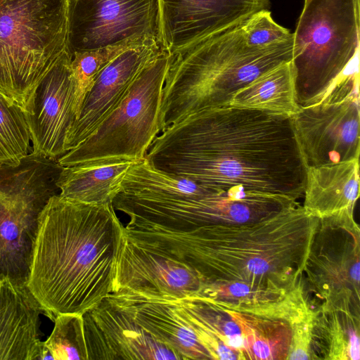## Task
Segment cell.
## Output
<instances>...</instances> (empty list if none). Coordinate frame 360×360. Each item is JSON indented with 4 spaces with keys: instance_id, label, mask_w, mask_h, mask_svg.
<instances>
[{
    "instance_id": "6da1fadb",
    "label": "cell",
    "mask_w": 360,
    "mask_h": 360,
    "mask_svg": "<svg viewBox=\"0 0 360 360\" xmlns=\"http://www.w3.org/2000/svg\"><path fill=\"white\" fill-rule=\"evenodd\" d=\"M157 169L200 184L303 197L307 166L291 117L230 104L172 123L145 158Z\"/></svg>"
},
{
    "instance_id": "7a4b0ae2",
    "label": "cell",
    "mask_w": 360,
    "mask_h": 360,
    "mask_svg": "<svg viewBox=\"0 0 360 360\" xmlns=\"http://www.w3.org/2000/svg\"><path fill=\"white\" fill-rule=\"evenodd\" d=\"M319 220L298 204L255 222L129 229L127 235L189 266L203 284L243 283L281 296L302 275Z\"/></svg>"
},
{
    "instance_id": "3957f363",
    "label": "cell",
    "mask_w": 360,
    "mask_h": 360,
    "mask_svg": "<svg viewBox=\"0 0 360 360\" xmlns=\"http://www.w3.org/2000/svg\"><path fill=\"white\" fill-rule=\"evenodd\" d=\"M124 226L112 203L51 197L42 210L27 286L53 321L83 314L115 288Z\"/></svg>"
},
{
    "instance_id": "277c9868",
    "label": "cell",
    "mask_w": 360,
    "mask_h": 360,
    "mask_svg": "<svg viewBox=\"0 0 360 360\" xmlns=\"http://www.w3.org/2000/svg\"><path fill=\"white\" fill-rule=\"evenodd\" d=\"M246 20L170 55L162 89V131L193 112L228 105L253 79L291 61L292 37L256 45L248 36Z\"/></svg>"
},
{
    "instance_id": "5b68a950",
    "label": "cell",
    "mask_w": 360,
    "mask_h": 360,
    "mask_svg": "<svg viewBox=\"0 0 360 360\" xmlns=\"http://www.w3.org/2000/svg\"><path fill=\"white\" fill-rule=\"evenodd\" d=\"M359 0H305L292 33L297 105L322 102L359 71Z\"/></svg>"
},
{
    "instance_id": "8992f818",
    "label": "cell",
    "mask_w": 360,
    "mask_h": 360,
    "mask_svg": "<svg viewBox=\"0 0 360 360\" xmlns=\"http://www.w3.org/2000/svg\"><path fill=\"white\" fill-rule=\"evenodd\" d=\"M69 0H0V92L25 111L66 49Z\"/></svg>"
},
{
    "instance_id": "52a82bcc",
    "label": "cell",
    "mask_w": 360,
    "mask_h": 360,
    "mask_svg": "<svg viewBox=\"0 0 360 360\" xmlns=\"http://www.w3.org/2000/svg\"><path fill=\"white\" fill-rule=\"evenodd\" d=\"M165 51L139 72L119 104L82 142L57 160L63 167L96 161L143 160L162 131V89L170 61Z\"/></svg>"
},
{
    "instance_id": "ba28073f",
    "label": "cell",
    "mask_w": 360,
    "mask_h": 360,
    "mask_svg": "<svg viewBox=\"0 0 360 360\" xmlns=\"http://www.w3.org/2000/svg\"><path fill=\"white\" fill-rule=\"evenodd\" d=\"M59 193L55 174L40 163L0 166V278L27 284L39 217Z\"/></svg>"
},
{
    "instance_id": "9c48e42d",
    "label": "cell",
    "mask_w": 360,
    "mask_h": 360,
    "mask_svg": "<svg viewBox=\"0 0 360 360\" xmlns=\"http://www.w3.org/2000/svg\"><path fill=\"white\" fill-rule=\"evenodd\" d=\"M353 213L344 210L319 219L302 278L316 304H331L360 314V229Z\"/></svg>"
},
{
    "instance_id": "30bf717a",
    "label": "cell",
    "mask_w": 360,
    "mask_h": 360,
    "mask_svg": "<svg viewBox=\"0 0 360 360\" xmlns=\"http://www.w3.org/2000/svg\"><path fill=\"white\" fill-rule=\"evenodd\" d=\"M158 0H69L70 55L150 39L159 41Z\"/></svg>"
},
{
    "instance_id": "8fae6325",
    "label": "cell",
    "mask_w": 360,
    "mask_h": 360,
    "mask_svg": "<svg viewBox=\"0 0 360 360\" xmlns=\"http://www.w3.org/2000/svg\"><path fill=\"white\" fill-rule=\"evenodd\" d=\"M291 120L307 168L359 159V98L300 107Z\"/></svg>"
},
{
    "instance_id": "7c38bea8",
    "label": "cell",
    "mask_w": 360,
    "mask_h": 360,
    "mask_svg": "<svg viewBox=\"0 0 360 360\" xmlns=\"http://www.w3.org/2000/svg\"><path fill=\"white\" fill-rule=\"evenodd\" d=\"M71 59L66 49L36 86L25 111L32 153L58 160L66 153L77 120Z\"/></svg>"
},
{
    "instance_id": "4fadbf2b",
    "label": "cell",
    "mask_w": 360,
    "mask_h": 360,
    "mask_svg": "<svg viewBox=\"0 0 360 360\" xmlns=\"http://www.w3.org/2000/svg\"><path fill=\"white\" fill-rule=\"evenodd\" d=\"M158 3L159 42L169 55L270 6L269 0H158Z\"/></svg>"
},
{
    "instance_id": "5bb4252c",
    "label": "cell",
    "mask_w": 360,
    "mask_h": 360,
    "mask_svg": "<svg viewBox=\"0 0 360 360\" xmlns=\"http://www.w3.org/2000/svg\"><path fill=\"white\" fill-rule=\"evenodd\" d=\"M202 284L197 274L178 259L139 246L122 235L113 292L180 300L198 295Z\"/></svg>"
},
{
    "instance_id": "9a60e30c",
    "label": "cell",
    "mask_w": 360,
    "mask_h": 360,
    "mask_svg": "<svg viewBox=\"0 0 360 360\" xmlns=\"http://www.w3.org/2000/svg\"><path fill=\"white\" fill-rule=\"evenodd\" d=\"M82 317L88 360H181L107 297Z\"/></svg>"
},
{
    "instance_id": "2e32d148",
    "label": "cell",
    "mask_w": 360,
    "mask_h": 360,
    "mask_svg": "<svg viewBox=\"0 0 360 360\" xmlns=\"http://www.w3.org/2000/svg\"><path fill=\"white\" fill-rule=\"evenodd\" d=\"M162 50L158 39H150L125 49L104 67L86 94L68 136L66 152L96 129L119 104L139 72Z\"/></svg>"
},
{
    "instance_id": "e0dca14e",
    "label": "cell",
    "mask_w": 360,
    "mask_h": 360,
    "mask_svg": "<svg viewBox=\"0 0 360 360\" xmlns=\"http://www.w3.org/2000/svg\"><path fill=\"white\" fill-rule=\"evenodd\" d=\"M107 298L154 339L172 349L181 360L211 359L172 300L127 291L112 292Z\"/></svg>"
},
{
    "instance_id": "ac0fdd59",
    "label": "cell",
    "mask_w": 360,
    "mask_h": 360,
    "mask_svg": "<svg viewBox=\"0 0 360 360\" xmlns=\"http://www.w3.org/2000/svg\"><path fill=\"white\" fill-rule=\"evenodd\" d=\"M41 314L27 284L0 278V360H39Z\"/></svg>"
},
{
    "instance_id": "d6986e66",
    "label": "cell",
    "mask_w": 360,
    "mask_h": 360,
    "mask_svg": "<svg viewBox=\"0 0 360 360\" xmlns=\"http://www.w3.org/2000/svg\"><path fill=\"white\" fill-rule=\"evenodd\" d=\"M172 300L211 359L245 360L239 327L221 306L200 296Z\"/></svg>"
},
{
    "instance_id": "ffe728a7",
    "label": "cell",
    "mask_w": 360,
    "mask_h": 360,
    "mask_svg": "<svg viewBox=\"0 0 360 360\" xmlns=\"http://www.w3.org/2000/svg\"><path fill=\"white\" fill-rule=\"evenodd\" d=\"M359 195V159L307 168L303 207L321 219L354 212Z\"/></svg>"
},
{
    "instance_id": "44dd1931",
    "label": "cell",
    "mask_w": 360,
    "mask_h": 360,
    "mask_svg": "<svg viewBox=\"0 0 360 360\" xmlns=\"http://www.w3.org/2000/svg\"><path fill=\"white\" fill-rule=\"evenodd\" d=\"M360 314L321 302L316 304L311 334V360H359Z\"/></svg>"
},
{
    "instance_id": "7402d4cb",
    "label": "cell",
    "mask_w": 360,
    "mask_h": 360,
    "mask_svg": "<svg viewBox=\"0 0 360 360\" xmlns=\"http://www.w3.org/2000/svg\"><path fill=\"white\" fill-rule=\"evenodd\" d=\"M135 162L110 160L63 167L57 181L60 195L85 203H112L120 181Z\"/></svg>"
},
{
    "instance_id": "603a6c76",
    "label": "cell",
    "mask_w": 360,
    "mask_h": 360,
    "mask_svg": "<svg viewBox=\"0 0 360 360\" xmlns=\"http://www.w3.org/2000/svg\"><path fill=\"white\" fill-rule=\"evenodd\" d=\"M231 309L285 321L292 331L288 359L311 360V334L316 304L306 290L302 275L292 288L275 300Z\"/></svg>"
},
{
    "instance_id": "cb8c5ba5",
    "label": "cell",
    "mask_w": 360,
    "mask_h": 360,
    "mask_svg": "<svg viewBox=\"0 0 360 360\" xmlns=\"http://www.w3.org/2000/svg\"><path fill=\"white\" fill-rule=\"evenodd\" d=\"M229 104L291 117L300 108L291 61L281 63L253 79L236 91Z\"/></svg>"
},
{
    "instance_id": "d4e9b609",
    "label": "cell",
    "mask_w": 360,
    "mask_h": 360,
    "mask_svg": "<svg viewBox=\"0 0 360 360\" xmlns=\"http://www.w3.org/2000/svg\"><path fill=\"white\" fill-rule=\"evenodd\" d=\"M221 307L239 327L244 341L245 360L288 359L292 331L285 321Z\"/></svg>"
},
{
    "instance_id": "484cf974",
    "label": "cell",
    "mask_w": 360,
    "mask_h": 360,
    "mask_svg": "<svg viewBox=\"0 0 360 360\" xmlns=\"http://www.w3.org/2000/svg\"><path fill=\"white\" fill-rule=\"evenodd\" d=\"M23 109L0 92V166H13L32 152Z\"/></svg>"
},
{
    "instance_id": "4316f807",
    "label": "cell",
    "mask_w": 360,
    "mask_h": 360,
    "mask_svg": "<svg viewBox=\"0 0 360 360\" xmlns=\"http://www.w3.org/2000/svg\"><path fill=\"white\" fill-rule=\"evenodd\" d=\"M53 322L51 335L42 342L39 360H88L82 315L59 314Z\"/></svg>"
},
{
    "instance_id": "83f0119b",
    "label": "cell",
    "mask_w": 360,
    "mask_h": 360,
    "mask_svg": "<svg viewBox=\"0 0 360 360\" xmlns=\"http://www.w3.org/2000/svg\"><path fill=\"white\" fill-rule=\"evenodd\" d=\"M134 45L106 47L77 52L71 55V68L75 89V109L77 120L79 117L83 101L91 89L98 75L113 58Z\"/></svg>"
}]
</instances>
